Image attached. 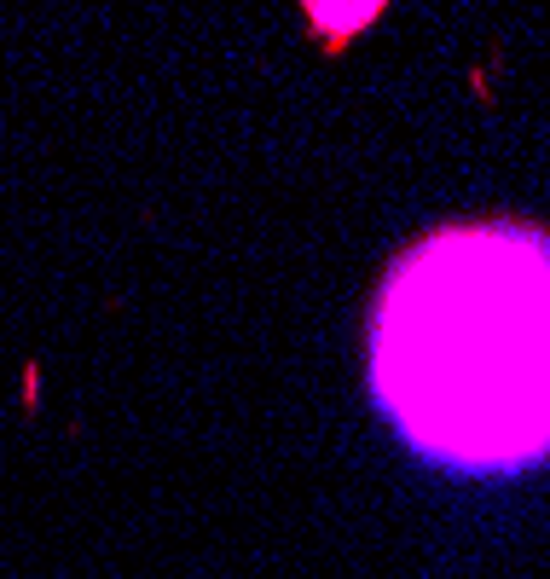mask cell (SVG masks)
Returning <instances> with one entry per match:
<instances>
[{
	"mask_svg": "<svg viewBox=\"0 0 550 579\" xmlns=\"http://www.w3.org/2000/svg\"><path fill=\"white\" fill-rule=\"evenodd\" d=\"M371 394L417 458L516 475L550 458V238L516 221L412 244L371 313Z\"/></svg>",
	"mask_w": 550,
	"mask_h": 579,
	"instance_id": "6da1fadb",
	"label": "cell"
}]
</instances>
